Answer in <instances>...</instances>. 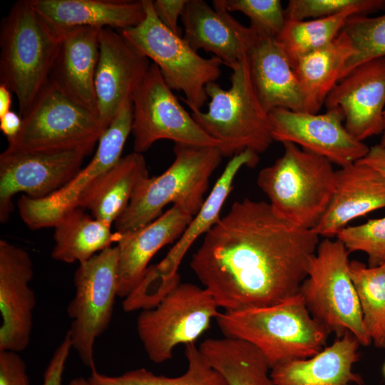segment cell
<instances>
[{
    "instance_id": "1",
    "label": "cell",
    "mask_w": 385,
    "mask_h": 385,
    "mask_svg": "<svg viewBox=\"0 0 385 385\" xmlns=\"http://www.w3.org/2000/svg\"><path fill=\"white\" fill-rule=\"evenodd\" d=\"M319 237L245 198L205 234L190 265L225 311L269 307L299 293Z\"/></svg>"
},
{
    "instance_id": "2",
    "label": "cell",
    "mask_w": 385,
    "mask_h": 385,
    "mask_svg": "<svg viewBox=\"0 0 385 385\" xmlns=\"http://www.w3.org/2000/svg\"><path fill=\"white\" fill-rule=\"evenodd\" d=\"M216 319L225 337L255 345L270 368L315 355L324 349L329 334L311 315L299 293L269 307L225 311Z\"/></svg>"
},
{
    "instance_id": "3",
    "label": "cell",
    "mask_w": 385,
    "mask_h": 385,
    "mask_svg": "<svg viewBox=\"0 0 385 385\" xmlns=\"http://www.w3.org/2000/svg\"><path fill=\"white\" fill-rule=\"evenodd\" d=\"M262 168L257 183L273 210L297 227L313 230L327 210L336 186L337 170L327 159L292 143Z\"/></svg>"
},
{
    "instance_id": "4",
    "label": "cell",
    "mask_w": 385,
    "mask_h": 385,
    "mask_svg": "<svg viewBox=\"0 0 385 385\" xmlns=\"http://www.w3.org/2000/svg\"><path fill=\"white\" fill-rule=\"evenodd\" d=\"M175 159L162 174L147 178L135 189L128 206L114 222L125 234L148 225L168 204L183 207L194 216L205 201L212 174L222 155L217 147L175 144Z\"/></svg>"
},
{
    "instance_id": "5",
    "label": "cell",
    "mask_w": 385,
    "mask_h": 385,
    "mask_svg": "<svg viewBox=\"0 0 385 385\" xmlns=\"http://www.w3.org/2000/svg\"><path fill=\"white\" fill-rule=\"evenodd\" d=\"M61 41L29 0L16 2L2 19L0 83L16 95L21 117L48 80Z\"/></svg>"
},
{
    "instance_id": "6",
    "label": "cell",
    "mask_w": 385,
    "mask_h": 385,
    "mask_svg": "<svg viewBox=\"0 0 385 385\" xmlns=\"http://www.w3.org/2000/svg\"><path fill=\"white\" fill-rule=\"evenodd\" d=\"M230 82L227 90L215 82L207 83L208 109L193 110L192 116L219 143L222 157L232 158L247 150L263 153L274 140L269 113L262 106L251 81L247 54L232 69Z\"/></svg>"
},
{
    "instance_id": "7",
    "label": "cell",
    "mask_w": 385,
    "mask_h": 385,
    "mask_svg": "<svg viewBox=\"0 0 385 385\" xmlns=\"http://www.w3.org/2000/svg\"><path fill=\"white\" fill-rule=\"evenodd\" d=\"M349 252L339 240L324 238L309 263L299 293L311 315L337 338L351 332L360 345L371 340L363 322L359 297L349 271Z\"/></svg>"
},
{
    "instance_id": "8",
    "label": "cell",
    "mask_w": 385,
    "mask_h": 385,
    "mask_svg": "<svg viewBox=\"0 0 385 385\" xmlns=\"http://www.w3.org/2000/svg\"><path fill=\"white\" fill-rule=\"evenodd\" d=\"M145 17L138 25L121 34L139 52L155 63L169 88L182 91L183 102L191 109L201 110L208 99L205 86L221 75L222 61L206 58L186 41L166 28L157 16L151 0H143Z\"/></svg>"
},
{
    "instance_id": "9",
    "label": "cell",
    "mask_w": 385,
    "mask_h": 385,
    "mask_svg": "<svg viewBox=\"0 0 385 385\" xmlns=\"http://www.w3.org/2000/svg\"><path fill=\"white\" fill-rule=\"evenodd\" d=\"M106 130L98 116L49 78L22 117L18 135L8 140L14 151L93 148Z\"/></svg>"
},
{
    "instance_id": "10",
    "label": "cell",
    "mask_w": 385,
    "mask_h": 385,
    "mask_svg": "<svg viewBox=\"0 0 385 385\" xmlns=\"http://www.w3.org/2000/svg\"><path fill=\"white\" fill-rule=\"evenodd\" d=\"M218 305L205 288L179 283L155 307L137 318L139 339L149 359L162 363L181 344H193L218 314Z\"/></svg>"
},
{
    "instance_id": "11",
    "label": "cell",
    "mask_w": 385,
    "mask_h": 385,
    "mask_svg": "<svg viewBox=\"0 0 385 385\" xmlns=\"http://www.w3.org/2000/svg\"><path fill=\"white\" fill-rule=\"evenodd\" d=\"M118 250L111 247L79 264L74 274L75 295L67 313V332L82 362L95 369L94 345L112 319L118 297Z\"/></svg>"
},
{
    "instance_id": "12",
    "label": "cell",
    "mask_w": 385,
    "mask_h": 385,
    "mask_svg": "<svg viewBox=\"0 0 385 385\" xmlns=\"http://www.w3.org/2000/svg\"><path fill=\"white\" fill-rule=\"evenodd\" d=\"M133 151L148 150L165 139L175 144L217 147L179 103L165 83L158 66L152 63L132 96Z\"/></svg>"
},
{
    "instance_id": "13",
    "label": "cell",
    "mask_w": 385,
    "mask_h": 385,
    "mask_svg": "<svg viewBox=\"0 0 385 385\" xmlns=\"http://www.w3.org/2000/svg\"><path fill=\"white\" fill-rule=\"evenodd\" d=\"M132 123L133 103L129 99L100 138L91 161L66 184L43 198L23 195L19 199V213L24 222L32 230L54 227L67 212L78 207L83 194L122 158Z\"/></svg>"
},
{
    "instance_id": "14",
    "label": "cell",
    "mask_w": 385,
    "mask_h": 385,
    "mask_svg": "<svg viewBox=\"0 0 385 385\" xmlns=\"http://www.w3.org/2000/svg\"><path fill=\"white\" fill-rule=\"evenodd\" d=\"M91 148L63 150L14 151L0 155V222H6L14 208L12 198L24 192L45 197L66 184L81 169Z\"/></svg>"
},
{
    "instance_id": "15",
    "label": "cell",
    "mask_w": 385,
    "mask_h": 385,
    "mask_svg": "<svg viewBox=\"0 0 385 385\" xmlns=\"http://www.w3.org/2000/svg\"><path fill=\"white\" fill-rule=\"evenodd\" d=\"M269 115L274 141L294 143L341 168L356 163L369 150L346 129L339 108L322 114L275 108Z\"/></svg>"
},
{
    "instance_id": "16",
    "label": "cell",
    "mask_w": 385,
    "mask_h": 385,
    "mask_svg": "<svg viewBox=\"0 0 385 385\" xmlns=\"http://www.w3.org/2000/svg\"><path fill=\"white\" fill-rule=\"evenodd\" d=\"M34 267L28 252L0 240V351L20 352L27 348L36 304L29 287Z\"/></svg>"
},
{
    "instance_id": "17",
    "label": "cell",
    "mask_w": 385,
    "mask_h": 385,
    "mask_svg": "<svg viewBox=\"0 0 385 385\" xmlns=\"http://www.w3.org/2000/svg\"><path fill=\"white\" fill-rule=\"evenodd\" d=\"M149 59L121 34L103 28L95 76L98 116L106 129L143 81Z\"/></svg>"
},
{
    "instance_id": "18",
    "label": "cell",
    "mask_w": 385,
    "mask_h": 385,
    "mask_svg": "<svg viewBox=\"0 0 385 385\" xmlns=\"http://www.w3.org/2000/svg\"><path fill=\"white\" fill-rule=\"evenodd\" d=\"M339 108L344 126L357 140L382 133L385 110V57L361 63L342 78L324 102Z\"/></svg>"
},
{
    "instance_id": "19",
    "label": "cell",
    "mask_w": 385,
    "mask_h": 385,
    "mask_svg": "<svg viewBox=\"0 0 385 385\" xmlns=\"http://www.w3.org/2000/svg\"><path fill=\"white\" fill-rule=\"evenodd\" d=\"M212 4L213 7L203 0H188L181 16L183 38L193 50L212 53L232 70L259 36L229 14L224 0L212 1Z\"/></svg>"
},
{
    "instance_id": "20",
    "label": "cell",
    "mask_w": 385,
    "mask_h": 385,
    "mask_svg": "<svg viewBox=\"0 0 385 385\" xmlns=\"http://www.w3.org/2000/svg\"><path fill=\"white\" fill-rule=\"evenodd\" d=\"M194 215L173 205L157 219L135 231L120 234L117 242L118 297H126L144 276L148 265L163 247L179 239Z\"/></svg>"
},
{
    "instance_id": "21",
    "label": "cell",
    "mask_w": 385,
    "mask_h": 385,
    "mask_svg": "<svg viewBox=\"0 0 385 385\" xmlns=\"http://www.w3.org/2000/svg\"><path fill=\"white\" fill-rule=\"evenodd\" d=\"M385 207V178L374 168L355 163L337 170L332 201L313 229L332 238L353 220Z\"/></svg>"
},
{
    "instance_id": "22",
    "label": "cell",
    "mask_w": 385,
    "mask_h": 385,
    "mask_svg": "<svg viewBox=\"0 0 385 385\" xmlns=\"http://www.w3.org/2000/svg\"><path fill=\"white\" fill-rule=\"evenodd\" d=\"M33 9L56 34L77 27L124 30L145 17L143 0H29Z\"/></svg>"
},
{
    "instance_id": "23",
    "label": "cell",
    "mask_w": 385,
    "mask_h": 385,
    "mask_svg": "<svg viewBox=\"0 0 385 385\" xmlns=\"http://www.w3.org/2000/svg\"><path fill=\"white\" fill-rule=\"evenodd\" d=\"M101 29L82 26L61 36L49 79L61 91L97 113L95 76Z\"/></svg>"
},
{
    "instance_id": "24",
    "label": "cell",
    "mask_w": 385,
    "mask_h": 385,
    "mask_svg": "<svg viewBox=\"0 0 385 385\" xmlns=\"http://www.w3.org/2000/svg\"><path fill=\"white\" fill-rule=\"evenodd\" d=\"M359 345L348 332L311 357L274 366L270 377L274 385H361V376L353 371Z\"/></svg>"
},
{
    "instance_id": "25",
    "label": "cell",
    "mask_w": 385,
    "mask_h": 385,
    "mask_svg": "<svg viewBox=\"0 0 385 385\" xmlns=\"http://www.w3.org/2000/svg\"><path fill=\"white\" fill-rule=\"evenodd\" d=\"M247 58L251 81L265 111L275 108L304 111L293 65L275 38L259 36Z\"/></svg>"
},
{
    "instance_id": "26",
    "label": "cell",
    "mask_w": 385,
    "mask_h": 385,
    "mask_svg": "<svg viewBox=\"0 0 385 385\" xmlns=\"http://www.w3.org/2000/svg\"><path fill=\"white\" fill-rule=\"evenodd\" d=\"M258 161L259 155L248 150L230 160L200 209L175 245L158 264L150 267L157 280L165 282L180 276L178 269L190 246L220 220L221 210L232 189L237 173L243 166H255Z\"/></svg>"
},
{
    "instance_id": "27",
    "label": "cell",
    "mask_w": 385,
    "mask_h": 385,
    "mask_svg": "<svg viewBox=\"0 0 385 385\" xmlns=\"http://www.w3.org/2000/svg\"><path fill=\"white\" fill-rule=\"evenodd\" d=\"M145 159L133 152L122 157L83 194L78 207L111 225L128 206L135 189L148 178Z\"/></svg>"
},
{
    "instance_id": "28",
    "label": "cell",
    "mask_w": 385,
    "mask_h": 385,
    "mask_svg": "<svg viewBox=\"0 0 385 385\" xmlns=\"http://www.w3.org/2000/svg\"><path fill=\"white\" fill-rule=\"evenodd\" d=\"M354 54L351 42L342 30L331 43L295 61L293 67L303 96L304 111L318 113Z\"/></svg>"
},
{
    "instance_id": "29",
    "label": "cell",
    "mask_w": 385,
    "mask_h": 385,
    "mask_svg": "<svg viewBox=\"0 0 385 385\" xmlns=\"http://www.w3.org/2000/svg\"><path fill=\"white\" fill-rule=\"evenodd\" d=\"M111 225L94 218L84 209L75 208L54 225L51 257L65 263L79 264L117 242L120 234Z\"/></svg>"
},
{
    "instance_id": "30",
    "label": "cell",
    "mask_w": 385,
    "mask_h": 385,
    "mask_svg": "<svg viewBox=\"0 0 385 385\" xmlns=\"http://www.w3.org/2000/svg\"><path fill=\"white\" fill-rule=\"evenodd\" d=\"M198 349L209 365L225 380L235 379L247 385H274L266 357L246 340L227 337L207 339Z\"/></svg>"
},
{
    "instance_id": "31",
    "label": "cell",
    "mask_w": 385,
    "mask_h": 385,
    "mask_svg": "<svg viewBox=\"0 0 385 385\" xmlns=\"http://www.w3.org/2000/svg\"><path fill=\"white\" fill-rule=\"evenodd\" d=\"M187 371L177 377L154 374L145 369L125 372L120 376H108L91 370L88 379L89 385H229L226 380L212 369L195 344L185 345Z\"/></svg>"
},
{
    "instance_id": "32",
    "label": "cell",
    "mask_w": 385,
    "mask_h": 385,
    "mask_svg": "<svg viewBox=\"0 0 385 385\" xmlns=\"http://www.w3.org/2000/svg\"><path fill=\"white\" fill-rule=\"evenodd\" d=\"M349 271L366 331L376 347L385 349V263L369 267L352 260Z\"/></svg>"
},
{
    "instance_id": "33",
    "label": "cell",
    "mask_w": 385,
    "mask_h": 385,
    "mask_svg": "<svg viewBox=\"0 0 385 385\" xmlns=\"http://www.w3.org/2000/svg\"><path fill=\"white\" fill-rule=\"evenodd\" d=\"M354 15L359 14L354 11H347L322 19L287 20L274 38L294 65L299 58L334 41Z\"/></svg>"
},
{
    "instance_id": "34",
    "label": "cell",
    "mask_w": 385,
    "mask_h": 385,
    "mask_svg": "<svg viewBox=\"0 0 385 385\" xmlns=\"http://www.w3.org/2000/svg\"><path fill=\"white\" fill-rule=\"evenodd\" d=\"M343 31L351 42L354 54L347 61L341 78L361 63L385 57V14L376 17L354 15Z\"/></svg>"
},
{
    "instance_id": "35",
    "label": "cell",
    "mask_w": 385,
    "mask_h": 385,
    "mask_svg": "<svg viewBox=\"0 0 385 385\" xmlns=\"http://www.w3.org/2000/svg\"><path fill=\"white\" fill-rule=\"evenodd\" d=\"M385 9V0H290L284 9L286 20L326 18L347 11L367 16Z\"/></svg>"
},
{
    "instance_id": "36",
    "label": "cell",
    "mask_w": 385,
    "mask_h": 385,
    "mask_svg": "<svg viewBox=\"0 0 385 385\" xmlns=\"http://www.w3.org/2000/svg\"><path fill=\"white\" fill-rule=\"evenodd\" d=\"M336 237L349 252L366 253L369 267L385 263V216L369 219L361 225L346 226Z\"/></svg>"
},
{
    "instance_id": "37",
    "label": "cell",
    "mask_w": 385,
    "mask_h": 385,
    "mask_svg": "<svg viewBox=\"0 0 385 385\" xmlns=\"http://www.w3.org/2000/svg\"><path fill=\"white\" fill-rule=\"evenodd\" d=\"M227 10L240 11L250 20V28L260 37L276 38L287 21L279 0H224Z\"/></svg>"
},
{
    "instance_id": "38",
    "label": "cell",
    "mask_w": 385,
    "mask_h": 385,
    "mask_svg": "<svg viewBox=\"0 0 385 385\" xmlns=\"http://www.w3.org/2000/svg\"><path fill=\"white\" fill-rule=\"evenodd\" d=\"M0 385H29L26 365L19 352L0 351Z\"/></svg>"
},
{
    "instance_id": "39",
    "label": "cell",
    "mask_w": 385,
    "mask_h": 385,
    "mask_svg": "<svg viewBox=\"0 0 385 385\" xmlns=\"http://www.w3.org/2000/svg\"><path fill=\"white\" fill-rule=\"evenodd\" d=\"M72 349L71 338L66 332L46 367L42 385H62L64 369Z\"/></svg>"
},
{
    "instance_id": "40",
    "label": "cell",
    "mask_w": 385,
    "mask_h": 385,
    "mask_svg": "<svg viewBox=\"0 0 385 385\" xmlns=\"http://www.w3.org/2000/svg\"><path fill=\"white\" fill-rule=\"evenodd\" d=\"M188 0H155L153 1L155 12L162 24L178 36L181 29L178 24Z\"/></svg>"
},
{
    "instance_id": "41",
    "label": "cell",
    "mask_w": 385,
    "mask_h": 385,
    "mask_svg": "<svg viewBox=\"0 0 385 385\" xmlns=\"http://www.w3.org/2000/svg\"><path fill=\"white\" fill-rule=\"evenodd\" d=\"M356 163L374 168L385 178V148L380 144L370 147L367 154Z\"/></svg>"
},
{
    "instance_id": "42",
    "label": "cell",
    "mask_w": 385,
    "mask_h": 385,
    "mask_svg": "<svg viewBox=\"0 0 385 385\" xmlns=\"http://www.w3.org/2000/svg\"><path fill=\"white\" fill-rule=\"evenodd\" d=\"M22 125V117L16 112L10 111L0 118V130L7 140L15 138L19 133Z\"/></svg>"
},
{
    "instance_id": "43",
    "label": "cell",
    "mask_w": 385,
    "mask_h": 385,
    "mask_svg": "<svg viewBox=\"0 0 385 385\" xmlns=\"http://www.w3.org/2000/svg\"><path fill=\"white\" fill-rule=\"evenodd\" d=\"M11 93L6 86L0 83V118L11 111Z\"/></svg>"
},
{
    "instance_id": "44",
    "label": "cell",
    "mask_w": 385,
    "mask_h": 385,
    "mask_svg": "<svg viewBox=\"0 0 385 385\" xmlns=\"http://www.w3.org/2000/svg\"><path fill=\"white\" fill-rule=\"evenodd\" d=\"M68 385H89L88 379L78 377L71 380Z\"/></svg>"
},
{
    "instance_id": "45",
    "label": "cell",
    "mask_w": 385,
    "mask_h": 385,
    "mask_svg": "<svg viewBox=\"0 0 385 385\" xmlns=\"http://www.w3.org/2000/svg\"><path fill=\"white\" fill-rule=\"evenodd\" d=\"M381 141H380V145L383 147L385 148V110L384 111V115H383V131H382V133H381Z\"/></svg>"
},
{
    "instance_id": "46",
    "label": "cell",
    "mask_w": 385,
    "mask_h": 385,
    "mask_svg": "<svg viewBox=\"0 0 385 385\" xmlns=\"http://www.w3.org/2000/svg\"><path fill=\"white\" fill-rule=\"evenodd\" d=\"M227 383L229 385H245L236 380H229Z\"/></svg>"
},
{
    "instance_id": "47",
    "label": "cell",
    "mask_w": 385,
    "mask_h": 385,
    "mask_svg": "<svg viewBox=\"0 0 385 385\" xmlns=\"http://www.w3.org/2000/svg\"><path fill=\"white\" fill-rule=\"evenodd\" d=\"M383 374H384V376L385 377V364L383 366Z\"/></svg>"
},
{
    "instance_id": "48",
    "label": "cell",
    "mask_w": 385,
    "mask_h": 385,
    "mask_svg": "<svg viewBox=\"0 0 385 385\" xmlns=\"http://www.w3.org/2000/svg\"><path fill=\"white\" fill-rule=\"evenodd\" d=\"M361 385H363V384H361Z\"/></svg>"
}]
</instances>
